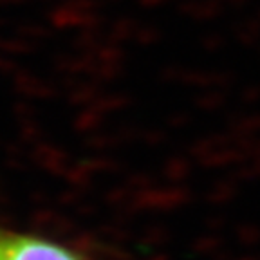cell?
Listing matches in <instances>:
<instances>
[{
  "instance_id": "6da1fadb",
  "label": "cell",
  "mask_w": 260,
  "mask_h": 260,
  "mask_svg": "<svg viewBox=\"0 0 260 260\" xmlns=\"http://www.w3.org/2000/svg\"><path fill=\"white\" fill-rule=\"evenodd\" d=\"M0 260H83L70 247L0 224Z\"/></svg>"
}]
</instances>
